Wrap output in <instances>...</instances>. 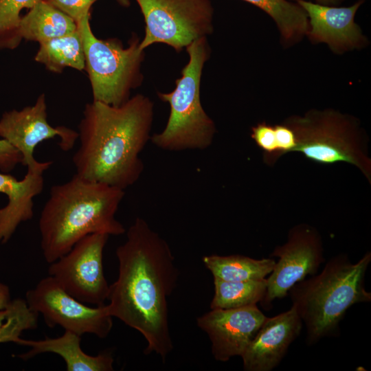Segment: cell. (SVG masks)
Here are the masks:
<instances>
[{"label":"cell","mask_w":371,"mask_h":371,"mask_svg":"<svg viewBox=\"0 0 371 371\" xmlns=\"http://www.w3.org/2000/svg\"><path fill=\"white\" fill-rule=\"evenodd\" d=\"M58 136V145L63 151L73 148L78 133L64 126H52L47 121L44 94L32 106L21 110L5 112L0 119V137L8 141L22 155L23 166L30 167L36 162L33 153L41 142Z\"/></svg>","instance_id":"obj_12"},{"label":"cell","mask_w":371,"mask_h":371,"mask_svg":"<svg viewBox=\"0 0 371 371\" xmlns=\"http://www.w3.org/2000/svg\"><path fill=\"white\" fill-rule=\"evenodd\" d=\"M41 0H0V49H14L21 42L18 36L20 13Z\"/></svg>","instance_id":"obj_25"},{"label":"cell","mask_w":371,"mask_h":371,"mask_svg":"<svg viewBox=\"0 0 371 371\" xmlns=\"http://www.w3.org/2000/svg\"><path fill=\"white\" fill-rule=\"evenodd\" d=\"M284 123L296 136L295 152L320 164H350L371 183V159L355 119L333 110H313Z\"/></svg>","instance_id":"obj_6"},{"label":"cell","mask_w":371,"mask_h":371,"mask_svg":"<svg viewBox=\"0 0 371 371\" xmlns=\"http://www.w3.org/2000/svg\"><path fill=\"white\" fill-rule=\"evenodd\" d=\"M262 9L277 25L285 42L298 41L308 30L304 10L296 2L286 0H243Z\"/></svg>","instance_id":"obj_21"},{"label":"cell","mask_w":371,"mask_h":371,"mask_svg":"<svg viewBox=\"0 0 371 371\" xmlns=\"http://www.w3.org/2000/svg\"><path fill=\"white\" fill-rule=\"evenodd\" d=\"M153 117L154 104L143 94L120 106L87 103L72 158L76 174L122 190L133 186L144 170L139 154L150 139Z\"/></svg>","instance_id":"obj_2"},{"label":"cell","mask_w":371,"mask_h":371,"mask_svg":"<svg viewBox=\"0 0 371 371\" xmlns=\"http://www.w3.org/2000/svg\"><path fill=\"white\" fill-rule=\"evenodd\" d=\"M214 287L211 309L238 308L261 302L267 290V280L229 282L214 278Z\"/></svg>","instance_id":"obj_22"},{"label":"cell","mask_w":371,"mask_h":371,"mask_svg":"<svg viewBox=\"0 0 371 371\" xmlns=\"http://www.w3.org/2000/svg\"><path fill=\"white\" fill-rule=\"evenodd\" d=\"M189 60L169 93L157 92L161 100L170 105L164 129L150 137L157 148L165 150H204L212 143L216 126L207 114L200 98L202 72L210 57L207 37L194 41L186 47Z\"/></svg>","instance_id":"obj_5"},{"label":"cell","mask_w":371,"mask_h":371,"mask_svg":"<svg viewBox=\"0 0 371 371\" xmlns=\"http://www.w3.org/2000/svg\"><path fill=\"white\" fill-rule=\"evenodd\" d=\"M143 14L145 34L139 47L156 43L181 52L194 41L213 32L214 9L210 0H135Z\"/></svg>","instance_id":"obj_8"},{"label":"cell","mask_w":371,"mask_h":371,"mask_svg":"<svg viewBox=\"0 0 371 371\" xmlns=\"http://www.w3.org/2000/svg\"><path fill=\"white\" fill-rule=\"evenodd\" d=\"M11 302L9 287L0 282V310L5 309Z\"/></svg>","instance_id":"obj_28"},{"label":"cell","mask_w":371,"mask_h":371,"mask_svg":"<svg viewBox=\"0 0 371 371\" xmlns=\"http://www.w3.org/2000/svg\"><path fill=\"white\" fill-rule=\"evenodd\" d=\"M7 310L6 319L0 327V343L18 344L24 330L37 327L39 315L29 308L25 300L21 298L11 300Z\"/></svg>","instance_id":"obj_24"},{"label":"cell","mask_w":371,"mask_h":371,"mask_svg":"<svg viewBox=\"0 0 371 371\" xmlns=\"http://www.w3.org/2000/svg\"><path fill=\"white\" fill-rule=\"evenodd\" d=\"M270 257L278 260L266 278L267 290L260 302L265 307L287 296L290 289L308 276L317 273L325 260L321 236L308 224L295 225L289 230L286 242L276 246Z\"/></svg>","instance_id":"obj_11"},{"label":"cell","mask_w":371,"mask_h":371,"mask_svg":"<svg viewBox=\"0 0 371 371\" xmlns=\"http://www.w3.org/2000/svg\"><path fill=\"white\" fill-rule=\"evenodd\" d=\"M80 336L69 330L56 338L45 337L43 339L32 340L21 338L17 344L30 347V350L19 357L30 359L39 354L54 353L66 364L67 371H113L114 359L112 352L102 351L95 356L84 352L80 346Z\"/></svg>","instance_id":"obj_17"},{"label":"cell","mask_w":371,"mask_h":371,"mask_svg":"<svg viewBox=\"0 0 371 371\" xmlns=\"http://www.w3.org/2000/svg\"><path fill=\"white\" fill-rule=\"evenodd\" d=\"M124 194V190L76 174L52 186L38 221L45 261H56L89 234H123L126 229L115 214Z\"/></svg>","instance_id":"obj_3"},{"label":"cell","mask_w":371,"mask_h":371,"mask_svg":"<svg viewBox=\"0 0 371 371\" xmlns=\"http://www.w3.org/2000/svg\"><path fill=\"white\" fill-rule=\"evenodd\" d=\"M257 305L238 308H214L196 319L208 336L214 358L227 362L241 357L266 319Z\"/></svg>","instance_id":"obj_13"},{"label":"cell","mask_w":371,"mask_h":371,"mask_svg":"<svg viewBox=\"0 0 371 371\" xmlns=\"http://www.w3.org/2000/svg\"><path fill=\"white\" fill-rule=\"evenodd\" d=\"M202 260L214 278L229 282L264 280L271 273L276 264L271 257L254 259L238 254L205 256Z\"/></svg>","instance_id":"obj_19"},{"label":"cell","mask_w":371,"mask_h":371,"mask_svg":"<svg viewBox=\"0 0 371 371\" xmlns=\"http://www.w3.org/2000/svg\"><path fill=\"white\" fill-rule=\"evenodd\" d=\"M90 16L77 23L91 82L93 101L120 106L130 98L131 91L142 84L144 50L133 36L127 47L115 38L102 40L93 33Z\"/></svg>","instance_id":"obj_7"},{"label":"cell","mask_w":371,"mask_h":371,"mask_svg":"<svg viewBox=\"0 0 371 371\" xmlns=\"http://www.w3.org/2000/svg\"><path fill=\"white\" fill-rule=\"evenodd\" d=\"M120 5L123 7H128L130 5V0H115Z\"/></svg>","instance_id":"obj_31"},{"label":"cell","mask_w":371,"mask_h":371,"mask_svg":"<svg viewBox=\"0 0 371 371\" xmlns=\"http://www.w3.org/2000/svg\"><path fill=\"white\" fill-rule=\"evenodd\" d=\"M316 3L325 5H335L339 4L344 0H314Z\"/></svg>","instance_id":"obj_29"},{"label":"cell","mask_w":371,"mask_h":371,"mask_svg":"<svg viewBox=\"0 0 371 371\" xmlns=\"http://www.w3.org/2000/svg\"><path fill=\"white\" fill-rule=\"evenodd\" d=\"M8 314L7 308L5 309L0 310V327L4 323Z\"/></svg>","instance_id":"obj_30"},{"label":"cell","mask_w":371,"mask_h":371,"mask_svg":"<svg viewBox=\"0 0 371 371\" xmlns=\"http://www.w3.org/2000/svg\"><path fill=\"white\" fill-rule=\"evenodd\" d=\"M370 262V251L355 263L346 254H339L331 258L319 274L290 289L292 306L306 326L307 344L335 335L350 307L371 301V293L365 288Z\"/></svg>","instance_id":"obj_4"},{"label":"cell","mask_w":371,"mask_h":371,"mask_svg":"<svg viewBox=\"0 0 371 371\" xmlns=\"http://www.w3.org/2000/svg\"><path fill=\"white\" fill-rule=\"evenodd\" d=\"M77 29V23L71 18L41 0L21 17L18 36L21 41L24 38L41 43Z\"/></svg>","instance_id":"obj_18"},{"label":"cell","mask_w":371,"mask_h":371,"mask_svg":"<svg viewBox=\"0 0 371 371\" xmlns=\"http://www.w3.org/2000/svg\"><path fill=\"white\" fill-rule=\"evenodd\" d=\"M302 328V321L292 306L285 312L266 317L240 357L244 370H272L281 362Z\"/></svg>","instance_id":"obj_14"},{"label":"cell","mask_w":371,"mask_h":371,"mask_svg":"<svg viewBox=\"0 0 371 371\" xmlns=\"http://www.w3.org/2000/svg\"><path fill=\"white\" fill-rule=\"evenodd\" d=\"M39 44L34 59L48 70L58 73L67 67L79 71L85 69L83 44L78 29Z\"/></svg>","instance_id":"obj_20"},{"label":"cell","mask_w":371,"mask_h":371,"mask_svg":"<svg viewBox=\"0 0 371 371\" xmlns=\"http://www.w3.org/2000/svg\"><path fill=\"white\" fill-rule=\"evenodd\" d=\"M109 235L91 234L82 238L65 255L49 264L48 275L84 304H106L109 286L103 267V251Z\"/></svg>","instance_id":"obj_10"},{"label":"cell","mask_w":371,"mask_h":371,"mask_svg":"<svg viewBox=\"0 0 371 371\" xmlns=\"http://www.w3.org/2000/svg\"><path fill=\"white\" fill-rule=\"evenodd\" d=\"M251 137L262 150L265 164L272 166L282 155L293 151L296 139L293 131L286 124L270 125L265 122L251 128Z\"/></svg>","instance_id":"obj_23"},{"label":"cell","mask_w":371,"mask_h":371,"mask_svg":"<svg viewBox=\"0 0 371 371\" xmlns=\"http://www.w3.org/2000/svg\"><path fill=\"white\" fill-rule=\"evenodd\" d=\"M115 254L118 275L109 286L110 314L144 337L146 355L154 352L164 362L173 349L168 300L179 276L170 247L137 217Z\"/></svg>","instance_id":"obj_1"},{"label":"cell","mask_w":371,"mask_h":371,"mask_svg":"<svg viewBox=\"0 0 371 371\" xmlns=\"http://www.w3.org/2000/svg\"><path fill=\"white\" fill-rule=\"evenodd\" d=\"M306 12L308 19L306 34L311 41L325 43L335 52L361 47L365 42L355 16L363 0L348 7H335L295 0Z\"/></svg>","instance_id":"obj_15"},{"label":"cell","mask_w":371,"mask_h":371,"mask_svg":"<svg viewBox=\"0 0 371 371\" xmlns=\"http://www.w3.org/2000/svg\"><path fill=\"white\" fill-rule=\"evenodd\" d=\"M52 164V161H37L27 167V174L21 180L0 172V192L8 197V204L0 208V243H7L22 222L32 218L33 199L42 192L43 173Z\"/></svg>","instance_id":"obj_16"},{"label":"cell","mask_w":371,"mask_h":371,"mask_svg":"<svg viewBox=\"0 0 371 371\" xmlns=\"http://www.w3.org/2000/svg\"><path fill=\"white\" fill-rule=\"evenodd\" d=\"M29 308L41 314L46 324L60 326L82 336L92 334L106 337L113 327V317L108 305L91 307L76 300L52 276L42 278L25 293Z\"/></svg>","instance_id":"obj_9"},{"label":"cell","mask_w":371,"mask_h":371,"mask_svg":"<svg viewBox=\"0 0 371 371\" xmlns=\"http://www.w3.org/2000/svg\"><path fill=\"white\" fill-rule=\"evenodd\" d=\"M22 155L8 141L0 139V170L8 173L18 164H21Z\"/></svg>","instance_id":"obj_27"},{"label":"cell","mask_w":371,"mask_h":371,"mask_svg":"<svg viewBox=\"0 0 371 371\" xmlns=\"http://www.w3.org/2000/svg\"><path fill=\"white\" fill-rule=\"evenodd\" d=\"M57 8L76 23L90 16V9L98 0H43Z\"/></svg>","instance_id":"obj_26"}]
</instances>
